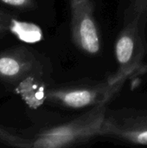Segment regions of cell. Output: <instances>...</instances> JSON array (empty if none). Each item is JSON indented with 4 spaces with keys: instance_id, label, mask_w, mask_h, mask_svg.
I'll list each match as a JSON object with an SVG mask.
<instances>
[{
    "instance_id": "ba28073f",
    "label": "cell",
    "mask_w": 147,
    "mask_h": 148,
    "mask_svg": "<svg viewBox=\"0 0 147 148\" xmlns=\"http://www.w3.org/2000/svg\"><path fill=\"white\" fill-rule=\"evenodd\" d=\"M4 3L10 4V5H15V6H20L25 4L28 0H2Z\"/></svg>"
},
{
    "instance_id": "277c9868",
    "label": "cell",
    "mask_w": 147,
    "mask_h": 148,
    "mask_svg": "<svg viewBox=\"0 0 147 148\" xmlns=\"http://www.w3.org/2000/svg\"><path fill=\"white\" fill-rule=\"evenodd\" d=\"M126 79L112 77L107 83L94 88H64L52 91L49 97L60 105L74 109L107 104L120 89Z\"/></svg>"
},
{
    "instance_id": "6da1fadb",
    "label": "cell",
    "mask_w": 147,
    "mask_h": 148,
    "mask_svg": "<svg viewBox=\"0 0 147 148\" xmlns=\"http://www.w3.org/2000/svg\"><path fill=\"white\" fill-rule=\"evenodd\" d=\"M146 21L147 0H131L126 10L123 28L115 43L119 69L114 78L126 79L141 64L146 54Z\"/></svg>"
},
{
    "instance_id": "52a82bcc",
    "label": "cell",
    "mask_w": 147,
    "mask_h": 148,
    "mask_svg": "<svg viewBox=\"0 0 147 148\" xmlns=\"http://www.w3.org/2000/svg\"><path fill=\"white\" fill-rule=\"evenodd\" d=\"M20 71V64L17 61L10 57L0 58V73L2 75L11 76L18 74Z\"/></svg>"
},
{
    "instance_id": "5b68a950",
    "label": "cell",
    "mask_w": 147,
    "mask_h": 148,
    "mask_svg": "<svg viewBox=\"0 0 147 148\" xmlns=\"http://www.w3.org/2000/svg\"><path fill=\"white\" fill-rule=\"evenodd\" d=\"M104 135H111L138 145H147V117L121 121L107 119Z\"/></svg>"
},
{
    "instance_id": "8992f818",
    "label": "cell",
    "mask_w": 147,
    "mask_h": 148,
    "mask_svg": "<svg viewBox=\"0 0 147 148\" xmlns=\"http://www.w3.org/2000/svg\"><path fill=\"white\" fill-rule=\"evenodd\" d=\"M11 23V31L20 40L29 43H34L42 40V32L37 25L16 20H12Z\"/></svg>"
},
{
    "instance_id": "7a4b0ae2",
    "label": "cell",
    "mask_w": 147,
    "mask_h": 148,
    "mask_svg": "<svg viewBox=\"0 0 147 148\" xmlns=\"http://www.w3.org/2000/svg\"><path fill=\"white\" fill-rule=\"evenodd\" d=\"M107 104L94 107L81 116L43 133L35 142L36 147L61 148L85 142L104 135Z\"/></svg>"
},
{
    "instance_id": "3957f363",
    "label": "cell",
    "mask_w": 147,
    "mask_h": 148,
    "mask_svg": "<svg viewBox=\"0 0 147 148\" xmlns=\"http://www.w3.org/2000/svg\"><path fill=\"white\" fill-rule=\"evenodd\" d=\"M71 36L75 46L88 54H96L101 49L98 28L91 0H70Z\"/></svg>"
}]
</instances>
